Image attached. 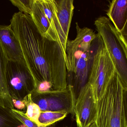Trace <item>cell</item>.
Segmentation results:
<instances>
[{"label": "cell", "instance_id": "11", "mask_svg": "<svg viewBox=\"0 0 127 127\" xmlns=\"http://www.w3.org/2000/svg\"><path fill=\"white\" fill-rule=\"evenodd\" d=\"M30 15L36 28L42 36L58 42L57 37L44 12L39 0H33L32 13Z\"/></svg>", "mask_w": 127, "mask_h": 127}, {"label": "cell", "instance_id": "9", "mask_svg": "<svg viewBox=\"0 0 127 127\" xmlns=\"http://www.w3.org/2000/svg\"><path fill=\"white\" fill-rule=\"evenodd\" d=\"M0 42L8 60L26 63L20 42L10 25H0Z\"/></svg>", "mask_w": 127, "mask_h": 127}, {"label": "cell", "instance_id": "1", "mask_svg": "<svg viewBox=\"0 0 127 127\" xmlns=\"http://www.w3.org/2000/svg\"><path fill=\"white\" fill-rule=\"evenodd\" d=\"M10 22L33 78L35 89L42 83L51 84L52 90L66 89V63L58 42L42 36L29 14L15 13Z\"/></svg>", "mask_w": 127, "mask_h": 127}, {"label": "cell", "instance_id": "14", "mask_svg": "<svg viewBox=\"0 0 127 127\" xmlns=\"http://www.w3.org/2000/svg\"><path fill=\"white\" fill-rule=\"evenodd\" d=\"M59 20L65 40L67 42L74 6L73 0H56Z\"/></svg>", "mask_w": 127, "mask_h": 127}, {"label": "cell", "instance_id": "15", "mask_svg": "<svg viewBox=\"0 0 127 127\" xmlns=\"http://www.w3.org/2000/svg\"><path fill=\"white\" fill-rule=\"evenodd\" d=\"M68 113L63 112H41L38 118L39 124L45 127L64 119Z\"/></svg>", "mask_w": 127, "mask_h": 127}, {"label": "cell", "instance_id": "8", "mask_svg": "<svg viewBox=\"0 0 127 127\" xmlns=\"http://www.w3.org/2000/svg\"><path fill=\"white\" fill-rule=\"evenodd\" d=\"M74 113L78 127H89L97 120V101L92 87L87 84L75 102Z\"/></svg>", "mask_w": 127, "mask_h": 127}, {"label": "cell", "instance_id": "7", "mask_svg": "<svg viewBox=\"0 0 127 127\" xmlns=\"http://www.w3.org/2000/svg\"><path fill=\"white\" fill-rule=\"evenodd\" d=\"M31 95L32 100L38 106L41 112L74 113L75 101L72 90L68 86L62 90L40 92L34 90Z\"/></svg>", "mask_w": 127, "mask_h": 127}, {"label": "cell", "instance_id": "10", "mask_svg": "<svg viewBox=\"0 0 127 127\" xmlns=\"http://www.w3.org/2000/svg\"><path fill=\"white\" fill-rule=\"evenodd\" d=\"M39 1L51 28L57 37L58 43L64 55L67 66V57L65 51L66 42L64 39L63 30L59 20L56 0H39Z\"/></svg>", "mask_w": 127, "mask_h": 127}, {"label": "cell", "instance_id": "21", "mask_svg": "<svg viewBox=\"0 0 127 127\" xmlns=\"http://www.w3.org/2000/svg\"><path fill=\"white\" fill-rule=\"evenodd\" d=\"M12 102L14 108L15 107L16 109L20 110V111L25 110L26 109V106L23 101L13 99V98H12Z\"/></svg>", "mask_w": 127, "mask_h": 127}, {"label": "cell", "instance_id": "18", "mask_svg": "<svg viewBox=\"0 0 127 127\" xmlns=\"http://www.w3.org/2000/svg\"><path fill=\"white\" fill-rule=\"evenodd\" d=\"M10 1L18 7L19 12L31 15L33 0H10Z\"/></svg>", "mask_w": 127, "mask_h": 127}, {"label": "cell", "instance_id": "5", "mask_svg": "<svg viewBox=\"0 0 127 127\" xmlns=\"http://www.w3.org/2000/svg\"><path fill=\"white\" fill-rule=\"evenodd\" d=\"M98 34L87 83L92 87L96 101L103 97L107 85L115 71V66L102 38Z\"/></svg>", "mask_w": 127, "mask_h": 127}, {"label": "cell", "instance_id": "22", "mask_svg": "<svg viewBox=\"0 0 127 127\" xmlns=\"http://www.w3.org/2000/svg\"><path fill=\"white\" fill-rule=\"evenodd\" d=\"M119 33L127 47V20L124 28L119 32Z\"/></svg>", "mask_w": 127, "mask_h": 127}, {"label": "cell", "instance_id": "20", "mask_svg": "<svg viewBox=\"0 0 127 127\" xmlns=\"http://www.w3.org/2000/svg\"><path fill=\"white\" fill-rule=\"evenodd\" d=\"M122 101L126 127H127V88H123L122 92Z\"/></svg>", "mask_w": 127, "mask_h": 127}, {"label": "cell", "instance_id": "2", "mask_svg": "<svg viewBox=\"0 0 127 127\" xmlns=\"http://www.w3.org/2000/svg\"><path fill=\"white\" fill-rule=\"evenodd\" d=\"M76 29V38L72 40L68 39L66 42V68L71 85L75 88L80 90L88 81L98 34L89 28H81L77 22Z\"/></svg>", "mask_w": 127, "mask_h": 127}, {"label": "cell", "instance_id": "4", "mask_svg": "<svg viewBox=\"0 0 127 127\" xmlns=\"http://www.w3.org/2000/svg\"><path fill=\"white\" fill-rule=\"evenodd\" d=\"M95 25L102 38L123 88H127V46L108 18L99 17L95 21Z\"/></svg>", "mask_w": 127, "mask_h": 127}, {"label": "cell", "instance_id": "16", "mask_svg": "<svg viewBox=\"0 0 127 127\" xmlns=\"http://www.w3.org/2000/svg\"><path fill=\"white\" fill-rule=\"evenodd\" d=\"M21 124L11 109L0 105V127H18Z\"/></svg>", "mask_w": 127, "mask_h": 127}, {"label": "cell", "instance_id": "6", "mask_svg": "<svg viewBox=\"0 0 127 127\" xmlns=\"http://www.w3.org/2000/svg\"><path fill=\"white\" fill-rule=\"evenodd\" d=\"M6 75L12 98L23 100L35 89L33 78L25 63L8 60Z\"/></svg>", "mask_w": 127, "mask_h": 127}, {"label": "cell", "instance_id": "17", "mask_svg": "<svg viewBox=\"0 0 127 127\" xmlns=\"http://www.w3.org/2000/svg\"><path fill=\"white\" fill-rule=\"evenodd\" d=\"M22 101L27 108L25 113L26 116L31 121L40 125L39 124L38 118L41 113V110L38 106L32 100L31 94L25 97Z\"/></svg>", "mask_w": 127, "mask_h": 127}, {"label": "cell", "instance_id": "12", "mask_svg": "<svg viewBox=\"0 0 127 127\" xmlns=\"http://www.w3.org/2000/svg\"><path fill=\"white\" fill-rule=\"evenodd\" d=\"M107 15L119 32L124 28L127 20V0L112 1Z\"/></svg>", "mask_w": 127, "mask_h": 127}, {"label": "cell", "instance_id": "23", "mask_svg": "<svg viewBox=\"0 0 127 127\" xmlns=\"http://www.w3.org/2000/svg\"><path fill=\"white\" fill-rule=\"evenodd\" d=\"M89 127H97V125H96L95 122V123H93Z\"/></svg>", "mask_w": 127, "mask_h": 127}, {"label": "cell", "instance_id": "13", "mask_svg": "<svg viewBox=\"0 0 127 127\" xmlns=\"http://www.w3.org/2000/svg\"><path fill=\"white\" fill-rule=\"evenodd\" d=\"M8 61L0 42V105L12 109L14 107L8 91L6 79V69Z\"/></svg>", "mask_w": 127, "mask_h": 127}, {"label": "cell", "instance_id": "3", "mask_svg": "<svg viewBox=\"0 0 127 127\" xmlns=\"http://www.w3.org/2000/svg\"><path fill=\"white\" fill-rule=\"evenodd\" d=\"M123 89L115 71L103 97L97 101V127H126L122 101Z\"/></svg>", "mask_w": 127, "mask_h": 127}, {"label": "cell", "instance_id": "19", "mask_svg": "<svg viewBox=\"0 0 127 127\" xmlns=\"http://www.w3.org/2000/svg\"><path fill=\"white\" fill-rule=\"evenodd\" d=\"M12 112L23 124L27 127H45L39 125L31 120L27 117L25 113L23 111L18 110L16 109H11Z\"/></svg>", "mask_w": 127, "mask_h": 127}]
</instances>
